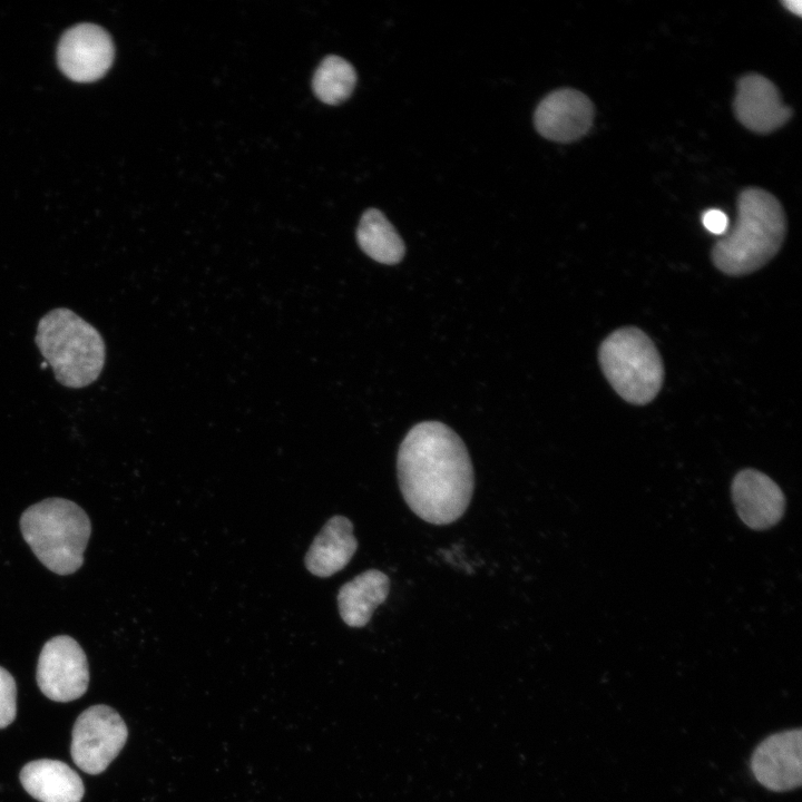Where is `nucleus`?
Segmentation results:
<instances>
[{
	"mask_svg": "<svg viewBox=\"0 0 802 802\" xmlns=\"http://www.w3.org/2000/svg\"><path fill=\"white\" fill-rule=\"evenodd\" d=\"M401 493L409 508L432 525L459 519L470 505L475 477L461 438L438 421L415 424L397 459Z\"/></svg>",
	"mask_w": 802,
	"mask_h": 802,
	"instance_id": "1",
	"label": "nucleus"
},
{
	"mask_svg": "<svg viewBox=\"0 0 802 802\" xmlns=\"http://www.w3.org/2000/svg\"><path fill=\"white\" fill-rule=\"evenodd\" d=\"M736 205L734 226L712 248L714 265L728 275L761 268L779 252L786 233L785 213L771 193L746 188Z\"/></svg>",
	"mask_w": 802,
	"mask_h": 802,
	"instance_id": "2",
	"label": "nucleus"
},
{
	"mask_svg": "<svg viewBox=\"0 0 802 802\" xmlns=\"http://www.w3.org/2000/svg\"><path fill=\"white\" fill-rule=\"evenodd\" d=\"M36 344L63 387L85 388L102 371L106 345L100 333L69 309L51 310L40 319Z\"/></svg>",
	"mask_w": 802,
	"mask_h": 802,
	"instance_id": "3",
	"label": "nucleus"
},
{
	"mask_svg": "<svg viewBox=\"0 0 802 802\" xmlns=\"http://www.w3.org/2000/svg\"><path fill=\"white\" fill-rule=\"evenodd\" d=\"M20 529L36 557L52 573L70 575L84 563L91 532L82 508L65 498H48L27 508Z\"/></svg>",
	"mask_w": 802,
	"mask_h": 802,
	"instance_id": "4",
	"label": "nucleus"
},
{
	"mask_svg": "<svg viewBox=\"0 0 802 802\" xmlns=\"http://www.w3.org/2000/svg\"><path fill=\"white\" fill-rule=\"evenodd\" d=\"M598 355L604 375L625 401L643 405L659 392L663 362L642 330L628 326L614 331L600 344Z\"/></svg>",
	"mask_w": 802,
	"mask_h": 802,
	"instance_id": "5",
	"label": "nucleus"
},
{
	"mask_svg": "<svg viewBox=\"0 0 802 802\" xmlns=\"http://www.w3.org/2000/svg\"><path fill=\"white\" fill-rule=\"evenodd\" d=\"M128 736L120 715L107 705H92L77 717L70 753L75 764L88 774H99L114 761Z\"/></svg>",
	"mask_w": 802,
	"mask_h": 802,
	"instance_id": "6",
	"label": "nucleus"
},
{
	"mask_svg": "<svg viewBox=\"0 0 802 802\" xmlns=\"http://www.w3.org/2000/svg\"><path fill=\"white\" fill-rule=\"evenodd\" d=\"M37 683L42 694L56 702H70L86 693L88 662L72 637L59 635L43 645L37 665Z\"/></svg>",
	"mask_w": 802,
	"mask_h": 802,
	"instance_id": "7",
	"label": "nucleus"
},
{
	"mask_svg": "<svg viewBox=\"0 0 802 802\" xmlns=\"http://www.w3.org/2000/svg\"><path fill=\"white\" fill-rule=\"evenodd\" d=\"M115 48L110 36L99 26L81 23L61 37L57 60L71 80L89 82L101 78L110 68Z\"/></svg>",
	"mask_w": 802,
	"mask_h": 802,
	"instance_id": "8",
	"label": "nucleus"
},
{
	"mask_svg": "<svg viewBox=\"0 0 802 802\" xmlns=\"http://www.w3.org/2000/svg\"><path fill=\"white\" fill-rule=\"evenodd\" d=\"M801 727L765 737L753 751L751 770L756 781L770 791L784 792L802 782Z\"/></svg>",
	"mask_w": 802,
	"mask_h": 802,
	"instance_id": "9",
	"label": "nucleus"
},
{
	"mask_svg": "<svg viewBox=\"0 0 802 802\" xmlns=\"http://www.w3.org/2000/svg\"><path fill=\"white\" fill-rule=\"evenodd\" d=\"M594 105L583 92L561 88L548 94L537 106L534 121L537 131L558 143L581 138L591 127Z\"/></svg>",
	"mask_w": 802,
	"mask_h": 802,
	"instance_id": "10",
	"label": "nucleus"
},
{
	"mask_svg": "<svg viewBox=\"0 0 802 802\" xmlns=\"http://www.w3.org/2000/svg\"><path fill=\"white\" fill-rule=\"evenodd\" d=\"M733 109L744 127L760 134L776 130L792 116V109L783 104L775 85L757 74L739 79Z\"/></svg>",
	"mask_w": 802,
	"mask_h": 802,
	"instance_id": "11",
	"label": "nucleus"
},
{
	"mask_svg": "<svg viewBox=\"0 0 802 802\" xmlns=\"http://www.w3.org/2000/svg\"><path fill=\"white\" fill-rule=\"evenodd\" d=\"M732 497L737 515L752 529L764 530L780 521L784 512V496L780 487L755 469L736 473Z\"/></svg>",
	"mask_w": 802,
	"mask_h": 802,
	"instance_id": "12",
	"label": "nucleus"
},
{
	"mask_svg": "<svg viewBox=\"0 0 802 802\" xmlns=\"http://www.w3.org/2000/svg\"><path fill=\"white\" fill-rule=\"evenodd\" d=\"M19 779L25 790L40 802H80L85 793L78 773L58 760L31 761L21 769Z\"/></svg>",
	"mask_w": 802,
	"mask_h": 802,
	"instance_id": "13",
	"label": "nucleus"
},
{
	"mask_svg": "<svg viewBox=\"0 0 802 802\" xmlns=\"http://www.w3.org/2000/svg\"><path fill=\"white\" fill-rule=\"evenodd\" d=\"M356 548L351 520L344 516H333L310 546L305 566L314 576L330 577L349 564Z\"/></svg>",
	"mask_w": 802,
	"mask_h": 802,
	"instance_id": "14",
	"label": "nucleus"
},
{
	"mask_svg": "<svg viewBox=\"0 0 802 802\" xmlns=\"http://www.w3.org/2000/svg\"><path fill=\"white\" fill-rule=\"evenodd\" d=\"M390 591L389 577L369 569L345 583L339 590V612L350 627H363L371 619L379 605L385 602Z\"/></svg>",
	"mask_w": 802,
	"mask_h": 802,
	"instance_id": "15",
	"label": "nucleus"
},
{
	"mask_svg": "<svg viewBox=\"0 0 802 802\" xmlns=\"http://www.w3.org/2000/svg\"><path fill=\"white\" fill-rule=\"evenodd\" d=\"M356 238L366 255L383 264L399 263L405 252L404 243L395 228L375 208L363 213L358 226Z\"/></svg>",
	"mask_w": 802,
	"mask_h": 802,
	"instance_id": "16",
	"label": "nucleus"
},
{
	"mask_svg": "<svg viewBox=\"0 0 802 802\" xmlns=\"http://www.w3.org/2000/svg\"><path fill=\"white\" fill-rule=\"evenodd\" d=\"M356 84L353 66L339 56H327L316 68L312 87L315 96L324 104L338 105L346 100Z\"/></svg>",
	"mask_w": 802,
	"mask_h": 802,
	"instance_id": "17",
	"label": "nucleus"
},
{
	"mask_svg": "<svg viewBox=\"0 0 802 802\" xmlns=\"http://www.w3.org/2000/svg\"><path fill=\"white\" fill-rule=\"evenodd\" d=\"M17 714V686L12 675L0 666V728L10 725Z\"/></svg>",
	"mask_w": 802,
	"mask_h": 802,
	"instance_id": "18",
	"label": "nucleus"
},
{
	"mask_svg": "<svg viewBox=\"0 0 802 802\" xmlns=\"http://www.w3.org/2000/svg\"><path fill=\"white\" fill-rule=\"evenodd\" d=\"M702 223L708 232L716 235L725 234L728 227L726 214L716 208L706 211L702 216Z\"/></svg>",
	"mask_w": 802,
	"mask_h": 802,
	"instance_id": "19",
	"label": "nucleus"
},
{
	"mask_svg": "<svg viewBox=\"0 0 802 802\" xmlns=\"http://www.w3.org/2000/svg\"><path fill=\"white\" fill-rule=\"evenodd\" d=\"M781 3H782L783 7H784L786 10H789L790 12H792V13L799 16V17L801 16V13H802V3H801L800 0H784V1H781Z\"/></svg>",
	"mask_w": 802,
	"mask_h": 802,
	"instance_id": "20",
	"label": "nucleus"
}]
</instances>
